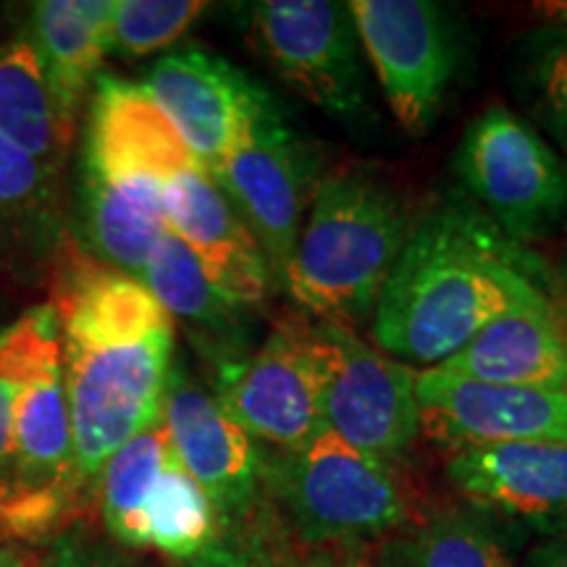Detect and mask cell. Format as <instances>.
Here are the masks:
<instances>
[{
    "mask_svg": "<svg viewBox=\"0 0 567 567\" xmlns=\"http://www.w3.org/2000/svg\"><path fill=\"white\" fill-rule=\"evenodd\" d=\"M551 302V276L467 197L417 218L371 318L389 358L436 368L494 318Z\"/></svg>",
    "mask_w": 567,
    "mask_h": 567,
    "instance_id": "cell-1",
    "label": "cell"
},
{
    "mask_svg": "<svg viewBox=\"0 0 567 567\" xmlns=\"http://www.w3.org/2000/svg\"><path fill=\"white\" fill-rule=\"evenodd\" d=\"M410 231L405 197L379 168H337L318 182L281 289L318 323L354 331L373 318Z\"/></svg>",
    "mask_w": 567,
    "mask_h": 567,
    "instance_id": "cell-2",
    "label": "cell"
},
{
    "mask_svg": "<svg viewBox=\"0 0 567 567\" xmlns=\"http://www.w3.org/2000/svg\"><path fill=\"white\" fill-rule=\"evenodd\" d=\"M264 488L289 530L316 547L384 538L410 520L394 465L354 450L329 429L264 457Z\"/></svg>",
    "mask_w": 567,
    "mask_h": 567,
    "instance_id": "cell-3",
    "label": "cell"
},
{
    "mask_svg": "<svg viewBox=\"0 0 567 567\" xmlns=\"http://www.w3.org/2000/svg\"><path fill=\"white\" fill-rule=\"evenodd\" d=\"M481 210L517 245L567 224V163L517 113L488 109L467 126L452 158Z\"/></svg>",
    "mask_w": 567,
    "mask_h": 567,
    "instance_id": "cell-4",
    "label": "cell"
},
{
    "mask_svg": "<svg viewBox=\"0 0 567 567\" xmlns=\"http://www.w3.org/2000/svg\"><path fill=\"white\" fill-rule=\"evenodd\" d=\"M174 331L122 347L63 342L74 465L84 486L126 442L163 417Z\"/></svg>",
    "mask_w": 567,
    "mask_h": 567,
    "instance_id": "cell-5",
    "label": "cell"
},
{
    "mask_svg": "<svg viewBox=\"0 0 567 567\" xmlns=\"http://www.w3.org/2000/svg\"><path fill=\"white\" fill-rule=\"evenodd\" d=\"M308 344L326 429L381 463L405 457L421 434L413 368L334 323H310Z\"/></svg>",
    "mask_w": 567,
    "mask_h": 567,
    "instance_id": "cell-6",
    "label": "cell"
},
{
    "mask_svg": "<svg viewBox=\"0 0 567 567\" xmlns=\"http://www.w3.org/2000/svg\"><path fill=\"white\" fill-rule=\"evenodd\" d=\"M347 9L394 118L408 134L425 137L460 66L450 9L431 0H354Z\"/></svg>",
    "mask_w": 567,
    "mask_h": 567,
    "instance_id": "cell-7",
    "label": "cell"
},
{
    "mask_svg": "<svg viewBox=\"0 0 567 567\" xmlns=\"http://www.w3.org/2000/svg\"><path fill=\"white\" fill-rule=\"evenodd\" d=\"M210 176L260 245L281 287L305 226V210L321 182L313 147L289 130L279 105H271Z\"/></svg>",
    "mask_w": 567,
    "mask_h": 567,
    "instance_id": "cell-8",
    "label": "cell"
},
{
    "mask_svg": "<svg viewBox=\"0 0 567 567\" xmlns=\"http://www.w3.org/2000/svg\"><path fill=\"white\" fill-rule=\"evenodd\" d=\"M247 17L255 51L305 101L337 118L365 111L360 40L347 3L264 0Z\"/></svg>",
    "mask_w": 567,
    "mask_h": 567,
    "instance_id": "cell-9",
    "label": "cell"
},
{
    "mask_svg": "<svg viewBox=\"0 0 567 567\" xmlns=\"http://www.w3.org/2000/svg\"><path fill=\"white\" fill-rule=\"evenodd\" d=\"M308 329L305 318H284L258 350L218 371L221 408L276 450H295L326 429Z\"/></svg>",
    "mask_w": 567,
    "mask_h": 567,
    "instance_id": "cell-10",
    "label": "cell"
},
{
    "mask_svg": "<svg viewBox=\"0 0 567 567\" xmlns=\"http://www.w3.org/2000/svg\"><path fill=\"white\" fill-rule=\"evenodd\" d=\"M415 402L421 434L452 452L509 442L567 444L563 392L486 384L425 368L415 371Z\"/></svg>",
    "mask_w": 567,
    "mask_h": 567,
    "instance_id": "cell-11",
    "label": "cell"
},
{
    "mask_svg": "<svg viewBox=\"0 0 567 567\" xmlns=\"http://www.w3.org/2000/svg\"><path fill=\"white\" fill-rule=\"evenodd\" d=\"M145 90L205 172L221 166L250 126L276 105L271 92L203 48H184L155 63Z\"/></svg>",
    "mask_w": 567,
    "mask_h": 567,
    "instance_id": "cell-12",
    "label": "cell"
},
{
    "mask_svg": "<svg viewBox=\"0 0 567 567\" xmlns=\"http://www.w3.org/2000/svg\"><path fill=\"white\" fill-rule=\"evenodd\" d=\"M163 423L182 467L203 488L224 526L252 517L264 492V455L221 402L182 368H172L168 375Z\"/></svg>",
    "mask_w": 567,
    "mask_h": 567,
    "instance_id": "cell-13",
    "label": "cell"
},
{
    "mask_svg": "<svg viewBox=\"0 0 567 567\" xmlns=\"http://www.w3.org/2000/svg\"><path fill=\"white\" fill-rule=\"evenodd\" d=\"M161 200L168 231L189 247L218 292L245 308L271 297L276 279L264 250L205 168L163 182Z\"/></svg>",
    "mask_w": 567,
    "mask_h": 567,
    "instance_id": "cell-14",
    "label": "cell"
},
{
    "mask_svg": "<svg viewBox=\"0 0 567 567\" xmlns=\"http://www.w3.org/2000/svg\"><path fill=\"white\" fill-rule=\"evenodd\" d=\"M48 305L69 344L122 347L174 331L145 281L101 264L71 239L55 258Z\"/></svg>",
    "mask_w": 567,
    "mask_h": 567,
    "instance_id": "cell-15",
    "label": "cell"
},
{
    "mask_svg": "<svg viewBox=\"0 0 567 567\" xmlns=\"http://www.w3.org/2000/svg\"><path fill=\"white\" fill-rule=\"evenodd\" d=\"M446 478L481 509L544 536L567 528V444L509 442L452 452Z\"/></svg>",
    "mask_w": 567,
    "mask_h": 567,
    "instance_id": "cell-16",
    "label": "cell"
},
{
    "mask_svg": "<svg viewBox=\"0 0 567 567\" xmlns=\"http://www.w3.org/2000/svg\"><path fill=\"white\" fill-rule=\"evenodd\" d=\"M197 166L200 163L163 116L145 84L97 76L84 147V174L105 179L147 176L163 184Z\"/></svg>",
    "mask_w": 567,
    "mask_h": 567,
    "instance_id": "cell-17",
    "label": "cell"
},
{
    "mask_svg": "<svg viewBox=\"0 0 567 567\" xmlns=\"http://www.w3.org/2000/svg\"><path fill=\"white\" fill-rule=\"evenodd\" d=\"M142 281L168 318L184 323L187 334L218 371L250 354V326L245 305L229 300L213 287L208 276L176 234L166 229L147 260Z\"/></svg>",
    "mask_w": 567,
    "mask_h": 567,
    "instance_id": "cell-18",
    "label": "cell"
},
{
    "mask_svg": "<svg viewBox=\"0 0 567 567\" xmlns=\"http://www.w3.org/2000/svg\"><path fill=\"white\" fill-rule=\"evenodd\" d=\"M436 368L486 384L563 392L567 342L557 329L551 302L534 305L494 318Z\"/></svg>",
    "mask_w": 567,
    "mask_h": 567,
    "instance_id": "cell-19",
    "label": "cell"
},
{
    "mask_svg": "<svg viewBox=\"0 0 567 567\" xmlns=\"http://www.w3.org/2000/svg\"><path fill=\"white\" fill-rule=\"evenodd\" d=\"M161 182L147 176H82L84 237L90 255L105 266L142 279L147 260L166 234Z\"/></svg>",
    "mask_w": 567,
    "mask_h": 567,
    "instance_id": "cell-20",
    "label": "cell"
},
{
    "mask_svg": "<svg viewBox=\"0 0 567 567\" xmlns=\"http://www.w3.org/2000/svg\"><path fill=\"white\" fill-rule=\"evenodd\" d=\"M13 467L3 484L19 488H80L63 363L51 365L21 392L13 408Z\"/></svg>",
    "mask_w": 567,
    "mask_h": 567,
    "instance_id": "cell-21",
    "label": "cell"
},
{
    "mask_svg": "<svg viewBox=\"0 0 567 567\" xmlns=\"http://www.w3.org/2000/svg\"><path fill=\"white\" fill-rule=\"evenodd\" d=\"M76 116L48 82L38 48L13 42L0 51V134L59 172L74 140Z\"/></svg>",
    "mask_w": 567,
    "mask_h": 567,
    "instance_id": "cell-22",
    "label": "cell"
},
{
    "mask_svg": "<svg viewBox=\"0 0 567 567\" xmlns=\"http://www.w3.org/2000/svg\"><path fill=\"white\" fill-rule=\"evenodd\" d=\"M113 9L116 0H45L34 6L40 61L55 97L74 116L109 53Z\"/></svg>",
    "mask_w": 567,
    "mask_h": 567,
    "instance_id": "cell-23",
    "label": "cell"
},
{
    "mask_svg": "<svg viewBox=\"0 0 567 567\" xmlns=\"http://www.w3.org/2000/svg\"><path fill=\"white\" fill-rule=\"evenodd\" d=\"M379 567H513V559L486 517L450 507L394 530L381 544Z\"/></svg>",
    "mask_w": 567,
    "mask_h": 567,
    "instance_id": "cell-24",
    "label": "cell"
},
{
    "mask_svg": "<svg viewBox=\"0 0 567 567\" xmlns=\"http://www.w3.org/2000/svg\"><path fill=\"white\" fill-rule=\"evenodd\" d=\"M176 457L163 417L113 455L101 471V515L124 547H147L145 507L161 473Z\"/></svg>",
    "mask_w": 567,
    "mask_h": 567,
    "instance_id": "cell-25",
    "label": "cell"
},
{
    "mask_svg": "<svg viewBox=\"0 0 567 567\" xmlns=\"http://www.w3.org/2000/svg\"><path fill=\"white\" fill-rule=\"evenodd\" d=\"M224 520L179 457L161 473L145 507L147 547L174 559H189L224 536Z\"/></svg>",
    "mask_w": 567,
    "mask_h": 567,
    "instance_id": "cell-26",
    "label": "cell"
},
{
    "mask_svg": "<svg viewBox=\"0 0 567 567\" xmlns=\"http://www.w3.org/2000/svg\"><path fill=\"white\" fill-rule=\"evenodd\" d=\"M63 363L61 323L51 305L30 310L0 331V484L13 467V408L27 386L51 365Z\"/></svg>",
    "mask_w": 567,
    "mask_h": 567,
    "instance_id": "cell-27",
    "label": "cell"
},
{
    "mask_svg": "<svg viewBox=\"0 0 567 567\" xmlns=\"http://www.w3.org/2000/svg\"><path fill=\"white\" fill-rule=\"evenodd\" d=\"M515 87L530 116L567 153V27L542 24L515 51Z\"/></svg>",
    "mask_w": 567,
    "mask_h": 567,
    "instance_id": "cell-28",
    "label": "cell"
},
{
    "mask_svg": "<svg viewBox=\"0 0 567 567\" xmlns=\"http://www.w3.org/2000/svg\"><path fill=\"white\" fill-rule=\"evenodd\" d=\"M208 3L203 0H116L109 51L124 59H142L163 51L195 24Z\"/></svg>",
    "mask_w": 567,
    "mask_h": 567,
    "instance_id": "cell-29",
    "label": "cell"
},
{
    "mask_svg": "<svg viewBox=\"0 0 567 567\" xmlns=\"http://www.w3.org/2000/svg\"><path fill=\"white\" fill-rule=\"evenodd\" d=\"M80 499V488H19L0 484V536L30 544L63 536Z\"/></svg>",
    "mask_w": 567,
    "mask_h": 567,
    "instance_id": "cell-30",
    "label": "cell"
},
{
    "mask_svg": "<svg viewBox=\"0 0 567 567\" xmlns=\"http://www.w3.org/2000/svg\"><path fill=\"white\" fill-rule=\"evenodd\" d=\"M55 174L0 134V210H42L51 200Z\"/></svg>",
    "mask_w": 567,
    "mask_h": 567,
    "instance_id": "cell-31",
    "label": "cell"
},
{
    "mask_svg": "<svg viewBox=\"0 0 567 567\" xmlns=\"http://www.w3.org/2000/svg\"><path fill=\"white\" fill-rule=\"evenodd\" d=\"M176 567H300L295 559H287L260 530H245L243 536H224L200 555L179 559Z\"/></svg>",
    "mask_w": 567,
    "mask_h": 567,
    "instance_id": "cell-32",
    "label": "cell"
},
{
    "mask_svg": "<svg viewBox=\"0 0 567 567\" xmlns=\"http://www.w3.org/2000/svg\"><path fill=\"white\" fill-rule=\"evenodd\" d=\"M40 567H130L126 559L113 555L103 544L92 542L82 530L63 534L55 538L53 549L48 551L45 563Z\"/></svg>",
    "mask_w": 567,
    "mask_h": 567,
    "instance_id": "cell-33",
    "label": "cell"
},
{
    "mask_svg": "<svg viewBox=\"0 0 567 567\" xmlns=\"http://www.w3.org/2000/svg\"><path fill=\"white\" fill-rule=\"evenodd\" d=\"M530 567H567V528L547 536L528 557Z\"/></svg>",
    "mask_w": 567,
    "mask_h": 567,
    "instance_id": "cell-34",
    "label": "cell"
},
{
    "mask_svg": "<svg viewBox=\"0 0 567 567\" xmlns=\"http://www.w3.org/2000/svg\"><path fill=\"white\" fill-rule=\"evenodd\" d=\"M551 310H555L557 329L563 331L567 342V258L559 266L557 279H551Z\"/></svg>",
    "mask_w": 567,
    "mask_h": 567,
    "instance_id": "cell-35",
    "label": "cell"
},
{
    "mask_svg": "<svg viewBox=\"0 0 567 567\" xmlns=\"http://www.w3.org/2000/svg\"><path fill=\"white\" fill-rule=\"evenodd\" d=\"M530 13L544 24L567 27V0H542V3L530 6Z\"/></svg>",
    "mask_w": 567,
    "mask_h": 567,
    "instance_id": "cell-36",
    "label": "cell"
},
{
    "mask_svg": "<svg viewBox=\"0 0 567 567\" xmlns=\"http://www.w3.org/2000/svg\"><path fill=\"white\" fill-rule=\"evenodd\" d=\"M300 567H373V565L360 563V559H350V557H318L313 563L300 565Z\"/></svg>",
    "mask_w": 567,
    "mask_h": 567,
    "instance_id": "cell-37",
    "label": "cell"
},
{
    "mask_svg": "<svg viewBox=\"0 0 567 567\" xmlns=\"http://www.w3.org/2000/svg\"><path fill=\"white\" fill-rule=\"evenodd\" d=\"M0 567H30L21 559V555H17L13 549H6L0 547Z\"/></svg>",
    "mask_w": 567,
    "mask_h": 567,
    "instance_id": "cell-38",
    "label": "cell"
},
{
    "mask_svg": "<svg viewBox=\"0 0 567 567\" xmlns=\"http://www.w3.org/2000/svg\"><path fill=\"white\" fill-rule=\"evenodd\" d=\"M563 394H565V400H567V373H565V384H563Z\"/></svg>",
    "mask_w": 567,
    "mask_h": 567,
    "instance_id": "cell-39",
    "label": "cell"
},
{
    "mask_svg": "<svg viewBox=\"0 0 567 567\" xmlns=\"http://www.w3.org/2000/svg\"><path fill=\"white\" fill-rule=\"evenodd\" d=\"M0 218H3V210H0Z\"/></svg>",
    "mask_w": 567,
    "mask_h": 567,
    "instance_id": "cell-40",
    "label": "cell"
}]
</instances>
